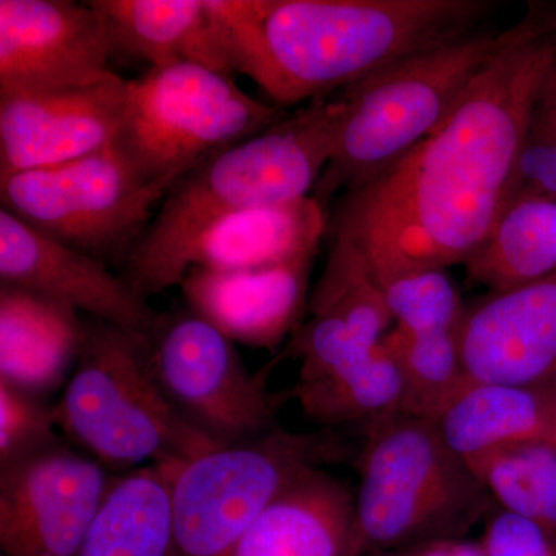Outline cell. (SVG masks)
<instances>
[{
    "mask_svg": "<svg viewBox=\"0 0 556 556\" xmlns=\"http://www.w3.org/2000/svg\"><path fill=\"white\" fill-rule=\"evenodd\" d=\"M470 84L448 118L386 174L343 193L332 237L350 240L376 281L466 265L506 204L533 105L556 64V3Z\"/></svg>",
    "mask_w": 556,
    "mask_h": 556,
    "instance_id": "cell-1",
    "label": "cell"
},
{
    "mask_svg": "<svg viewBox=\"0 0 556 556\" xmlns=\"http://www.w3.org/2000/svg\"><path fill=\"white\" fill-rule=\"evenodd\" d=\"M233 70L278 105L332 97L482 28L489 0H212Z\"/></svg>",
    "mask_w": 556,
    "mask_h": 556,
    "instance_id": "cell-2",
    "label": "cell"
},
{
    "mask_svg": "<svg viewBox=\"0 0 556 556\" xmlns=\"http://www.w3.org/2000/svg\"><path fill=\"white\" fill-rule=\"evenodd\" d=\"M345 110L340 93L318 98L193 167L161 203L121 277L149 300L181 285L190 249L218 219L313 195L334 153Z\"/></svg>",
    "mask_w": 556,
    "mask_h": 556,
    "instance_id": "cell-3",
    "label": "cell"
},
{
    "mask_svg": "<svg viewBox=\"0 0 556 556\" xmlns=\"http://www.w3.org/2000/svg\"><path fill=\"white\" fill-rule=\"evenodd\" d=\"M527 27V13L504 30L479 28L416 51L340 91L346 110L334 153L313 197L338 193L386 174L448 118L470 84Z\"/></svg>",
    "mask_w": 556,
    "mask_h": 556,
    "instance_id": "cell-4",
    "label": "cell"
},
{
    "mask_svg": "<svg viewBox=\"0 0 556 556\" xmlns=\"http://www.w3.org/2000/svg\"><path fill=\"white\" fill-rule=\"evenodd\" d=\"M53 408L58 430L109 470L189 464L222 448L161 390L146 336L108 321L87 324L78 362Z\"/></svg>",
    "mask_w": 556,
    "mask_h": 556,
    "instance_id": "cell-5",
    "label": "cell"
},
{
    "mask_svg": "<svg viewBox=\"0 0 556 556\" xmlns=\"http://www.w3.org/2000/svg\"><path fill=\"white\" fill-rule=\"evenodd\" d=\"M368 428L354 492L362 555L464 540L495 506L431 420L401 413Z\"/></svg>",
    "mask_w": 556,
    "mask_h": 556,
    "instance_id": "cell-6",
    "label": "cell"
},
{
    "mask_svg": "<svg viewBox=\"0 0 556 556\" xmlns=\"http://www.w3.org/2000/svg\"><path fill=\"white\" fill-rule=\"evenodd\" d=\"M126 123L115 144L153 185H175L208 156L287 118L203 65L150 67L130 79Z\"/></svg>",
    "mask_w": 556,
    "mask_h": 556,
    "instance_id": "cell-7",
    "label": "cell"
},
{
    "mask_svg": "<svg viewBox=\"0 0 556 556\" xmlns=\"http://www.w3.org/2000/svg\"><path fill=\"white\" fill-rule=\"evenodd\" d=\"M342 456L338 439L277 428L186 464L172 495L166 556H237L249 527L289 482Z\"/></svg>",
    "mask_w": 556,
    "mask_h": 556,
    "instance_id": "cell-8",
    "label": "cell"
},
{
    "mask_svg": "<svg viewBox=\"0 0 556 556\" xmlns=\"http://www.w3.org/2000/svg\"><path fill=\"white\" fill-rule=\"evenodd\" d=\"M169 190L142 177L115 142L61 166L0 178L2 208L104 265L126 262Z\"/></svg>",
    "mask_w": 556,
    "mask_h": 556,
    "instance_id": "cell-9",
    "label": "cell"
},
{
    "mask_svg": "<svg viewBox=\"0 0 556 556\" xmlns=\"http://www.w3.org/2000/svg\"><path fill=\"white\" fill-rule=\"evenodd\" d=\"M146 336L150 371L179 415L222 447L277 430L265 379L236 343L189 308L161 313Z\"/></svg>",
    "mask_w": 556,
    "mask_h": 556,
    "instance_id": "cell-10",
    "label": "cell"
},
{
    "mask_svg": "<svg viewBox=\"0 0 556 556\" xmlns=\"http://www.w3.org/2000/svg\"><path fill=\"white\" fill-rule=\"evenodd\" d=\"M115 479L62 442L0 468L3 556H75Z\"/></svg>",
    "mask_w": 556,
    "mask_h": 556,
    "instance_id": "cell-11",
    "label": "cell"
},
{
    "mask_svg": "<svg viewBox=\"0 0 556 556\" xmlns=\"http://www.w3.org/2000/svg\"><path fill=\"white\" fill-rule=\"evenodd\" d=\"M108 24L90 2L0 0V94L119 79Z\"/></svg>",
    "mask_w": 556,
    "mask_h": 556,
    "instance_id": "cell-12",
    "label": "cell"
},
{
    "mask_svg": "<svg viewBox=\"0 0 556 556\" xmlns=\"http://www.w3.org/2000/svg\"><path fill=\"white\" fill-rule=\"evenodd\" d=\"M127 83L0 94V178L61 166L115 142L126 123Z\"/></svg>",
    "mask_w": 556,
    "mask_h": 556,
    "instance_id": "cell-13",
    "label": "cell"
},
{
    "mask_svg": "<svg viewBox=\"0 0 556 556\" xmlns=\"http://www.w3.org/2000/svg\"><path fill=\"white\" fill-rule=\"evenodd\" d=\"M0 283L30 289L97 320L149 334L159 311L129 281L0 208Z\"/></svg>",
    "mask_w": 556,
    "mask_h": 556,
    "instance_id": "cell-14",
    "label": "cell"
},
{
    "mask_svg": "<svg viewBox=\"0 0 556 556\" xmlns=\"http://www.w3.org/2000/svg\"><path fill=\"white\" fill-rule=\"evenodd\" d=\"M468 379L556 387V273L490 292L457 328Z\"/></svg>",
    "mask_w": 556,
    "mask_h": 556,
    "instance_id": "cell-15",
    "label": "cell"
},
{
    "mask_svg": "<svg viewBox=\"0 0 556 556\" xmlns=\"http://www.w3.org/2000/svg\"><path fill=\"white\" fill-rule=\"evenodd\" d=\"M382 289L350 240L332 237L328 262L309 302V318L295 329L298 382H309L358 364L393 329Z\"/></svg>",
    "mask_w": 556,
    "mask_h": 556,
    "instance_id": "cell-16",
    "label": "cell"
},
{
    "mask_svg": "<svg viewBox=\"0 0 556 556\" xmlns=\"http://www.w3.org/2000/svg\"><path fill=\"white\" fill-rule=\"evenodd\" d=\"M313 262L257 270L189 269L182 278L188 308L233 343L273 350L305 313Z\"/></svg>",
    "mask_w": 556,
    "mask_h": 556,
    "instance_id": "cell-17",
    "label": "cell"
},
{
    "mask_svg": "<svg viewBox=\"0 0 556 556\" xmlns=\"http://www.w3.org/2000/svg\"><path fill=\"white\" fill-rule=\"evenodd\" d=\"M237 556H364L354 492L320 467L308 468L260 511Z\"/></svg>",
    "mask_w": 556,
    "mask_h": 556,
    "instance_id": "cell-18",
    "label": "cell"
},
{
    "mask_svg": "<svg viewBox=\"0 0 556 556\" xmlns=\"http://www.w3.org/2000/svg\"><path fill=\"white\" fill-rule=\"evenodd\" d=\"M87 324L72 306L0 285V382L43 399L67 383Z\"/></svg>",
    "mask_w": 556,
    "mask_h": 556,
    "instance_id": "cell-19",
    "label": "cell"
},
{
    "mask_svg": "<svg viewBox=\"0 0 556 556\" xmlns=\"http://www.w3.org/2000/svg\"><path fill=\"white\" fill-rule=\"evenodd\" d=\"M108 24L113 51L150 67L199 64L232 75V60L212 0H90Z\"/></svg>",
    "mask_w": 556,
    "mask_h": 556,
    "instance_id": "cell-20",
    "label": "cell"
},
{
    "mask_svg": "<svg viewBox=\"0 0 556 556\" xmlns=\"http://www.w3.org/2000/svg\"><path fill=\"white\" fill-rule=\"evenodd\" d=\"M327 230V212L313 195L244 208L201 233L186 260V274L193 268L232 273L314 262Z\"/></svg>",
    "mask_w": 556,
    "mask_h": 556,
    "instance_id": "cell-21",
    "label": "cell"
},
{
    "mask_svg": "<svg viewBox=\"0 0 556 556\" xmlns=\"http://www.w3.org/2000/svg\"><path fill=\"white\" fill-rule=\"evenodd\" d=\"M431 424L467 466L515 445L556 442V387L468 379Z\"/></svg>",
    "mask_w": 556,
    "mask_h": 556,
    "instance_id": "cell-22",
    "label": "cell"
},
{
    "mask_svg": "<svg viewBox=\"0 0 556 556\" xmlns=\"http://www.w3.org/2000/svg\"><path fill=\"white\" fill-rule=\"evenodd\" d=\"M186 464H155L113 482L75 556H166L172 495Z\"/></svg>",
    "mask_w": 556,
    "mask_h": 556,
    "instance_id": "cell-23",
    "label": "cell"
},
{
    "mask_svg": "<svg viewBox=\"0 0 556 556\" xmlns=\"http://www.w3.org/2000/svg\"><path fill=\"white\" fill-rule=\"evenodd\" d=\"M466 269L475 285L490 292L555 274L556 200L522 195L508 201Z\"/></svg>",
    "mask_w": 556,
    "mask_h": 556,
    "instance_id": "cell-24",
    "label": "cell"
},
{
    "mask_svg": "<svg viewBox=\"0 0 556 556\" xmlns=\"http://www.w3.org/2000/svg\"><path fill=\"white\" fill-rule=\"evenodd\" d=\"M292 397L314 422H362L369 427L401 415L404 378L396 356L383 339L378 350L358 364L325 378L295 382Z\"/></svg>",
    "mask_w": 556,
    "mask_h": 556,
    "instance_id": "cell-25",
    "label": "cell"
},
{
    "mask_svg": "<svg viewBox=\"0 0 556 556\" xmlns=\"http://www.w3.org/2000/svg\"><path fill=\"white\" fill-rule=\"evenodd\" d=\"M468 467L497 508L556 540V442L515 445Z\"/></svg>",
    "mask_w": 556,
    "mask_h": 556,
    "instance_id": "cell-26",
    "label": "cell"
},
{
    "mask_svg": "<svg viewBox=\"0 0 556 556\" xmlns=\"http://www.w3.org/2000/svg\"><path fill=\"white\" fill-rule=\"evenodd\" d=\"M386 342L404 378L402 415L433 420L468 382L457 331L412 336L393 328Z\"/></svg>",
    "mask_w": 556,
    "mask_h": 556,
    "instance_id": "cell-27",
    "label": "cell"
},
{
    "mask_svg": "<svg viewBox=\"0 0 556 556\" xmlns=\"http://www.w3.org/2000/svg\"><path fill=\"white\" fill-rule=\"evenodd\" d=\"M379 287L393 328L405 334L455 332L466 313L456 285L442 269L401 274Z\"/></svg>",
    "mask_w": 556,
    "mask_h": 556,
    "instance_id": "cell-28",
    "label": "cell"
},
{
    "mask_svg": "<svg viewBox=\"0 0 556 556\" xmlns=\"http://www.w3.org/2000/svg\"><path fill=\"white\" fill-rule=\"evenodd\" d=\"M522 195L556 200V64L533 105L508 186L506 204Z\"/></svg>",
    "mask_w": 556,
    "mask_h": 556,
    "instance_id": "cell-29",
    "label": "cell"
},
{
    "mask_svg": "<svg viewBox=\"0 0 556 556\" xmlns=\"http://www.w3.org/2000/svg\"><path fill=\"white\" fill-rule=\"evenodd\" d=\"M54 408L0 382V468L58 444Z\"/></svg>",
    "mask_w": 556,
    "mask_h": 556,
    "instance_id": "cell-30",
    "label": "cell"
},
{
    "mask_svg": "<svg viewBox=\"0 0 556 556\" xmlns=\"http://www.w3.org/2000/svg\"><path fill=\"white\" fill-rule=\"evenodd\" d=\"M478 543L485 556H556L554 536L496 506L486 515Z\"/></svg>",
    "mask_w": 556,
    "mask_h": 556,
    "instance_id": "cell-31",
    "label": "cell"
},
{
    "mask_svg": "<svg viewBox=\"0 0 556 556\" xmlns=\"http://www.w3.org/2000/svg\"><path fill=\"white\" fill-rule=\"evenodd\" d=\"M407 556H485L479 543L464 540L437 541L422 546L405 548Z\"/></svg>",
    "mask_w": 556,
    "mask_h": 556,
    "instance_id": "cell-32",
    "label": "cell"
},
{
    "mask_svg": "<svg viewBox=\"0 0 556 556\" xmlns=\"http://www.w3.org/2000/svg\"><path fill=\"white\" fill-rule=\"evenodd\" d=\"M368 556H407L405 551H396V552H379V554H371Z\"/></svg>",
    "mask_w": 556,
    "mask_h": 556,
    "instance_id": "cell-33",
    "label": "cell"
}]
</instances>
